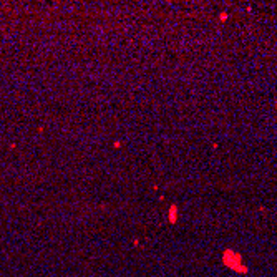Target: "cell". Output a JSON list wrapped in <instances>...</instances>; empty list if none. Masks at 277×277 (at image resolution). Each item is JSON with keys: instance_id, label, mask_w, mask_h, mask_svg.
<instances>
[{"instance_id": "cell-1", "label": "cell", "mask_w": 277, "mask_h": 277, "mask_svg": "<svg viewBox=\"0 0 277 277\" xmlns=\"http://www.w3.org/2000/svg\"><path fill=\"white\" fill-rule=\"evenodd\" d=\"M222 262H224L227 267H231L232 271H236V272H241V274H246V272H247V267L242 264L241 256H239L237 252L231 251V249L224 251V254H222Z\"/></svg>"}, {"instance_id": "cell-2", "label": "cell", "mask_w": 277, "mask_h": 277, "mask_svg": "<svg viewBox=\"0 0 277 277\" xmlns=\"http://www.w3.org/2000/svg\"><path fill=\"white\" fill-rule=\"evenodd\" d=\"M178 212H179V207L178 204H171L169 206V209H168V219H169V222H176L178 221Z\"/></svg>"}, {"instance_id": "cell-3", "label": "cell", "mask_w": 277, "mask_h": 277, "mask_svg": "<svg viewBox=\"0 0 277 277\" xmlns=\"http://www.w3.org/2000/svg\"><path fill=\"white\" fill-rule=\"evenodd\" d=\"M219 20H221V22H226V20H227V13H226V12H221V15H219Z\"/></svg>"}, {"instance_id": "cell-4", "label": "cell", "mask_w": 277, "mask_h": 277, "mask_svg": "<svg viewBox=\"0 0 277 277\" xmlns=\"http://www.w3.org/2000/svg\"><path fill=\"white\" fill-rule=\"evenodd\" d=\"M276 111H277V100H276Z\"/></svg>"}]
</instances>
